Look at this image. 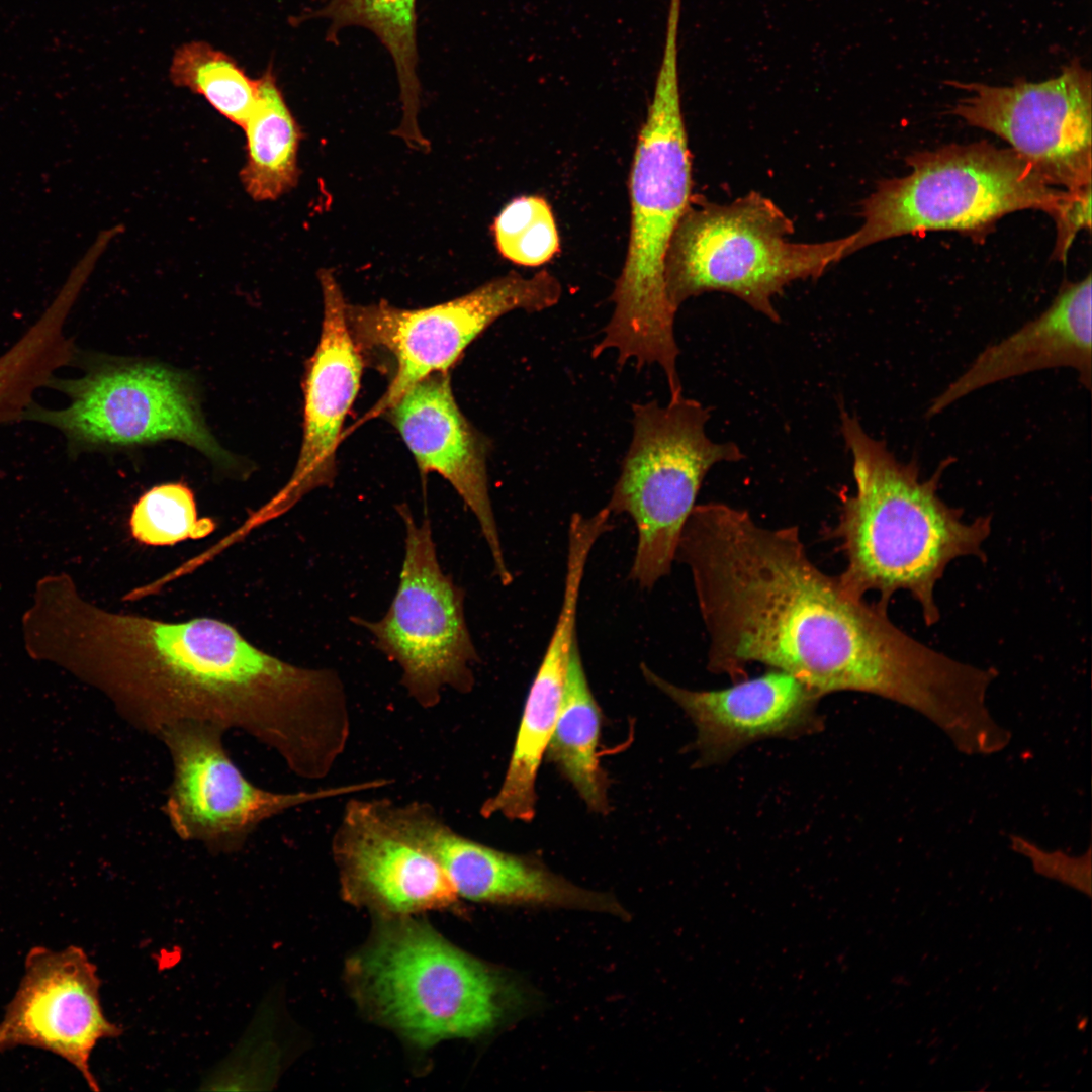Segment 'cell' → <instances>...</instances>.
<instances>
[{
  "instance_id": "obj_16",
  "label": "cell",
  "mask_w": 1092,
  "mask_h": 1092,
  "mask_svg": "<svg viewBox=\"0 0 1092 1092\" xmlns=\"http://www.w3.org/2000/svg\"><path fill=\"white\" fill-rule=\"evenodd\" d=\"M22 981L0 1022V1052L31 1046L74 1066L93 1091L90 1056L99 1040L122 1030L104 1015L96 966L77 946L32 947Z\"/></svg>"
},
{
  "instance_id": "obj_21",
  "label": "cell",
  "mask_w": 1092,
  "mask_h": 1092,
  "mask_svg": "<svg viewBox=\"0 0 1092 1092\" xmlns=\"http://www.w3.org/2000/svg\"><path fill=\"white\" fill-rule=\"evenodd\" d=\"M579 594L563 592L562 604L549 643L531 685L509 766L500 788L486 799L479 813L530 822L536 811L538 769L556 722L576 636Z\"/></svg>"
},
{
  "instance_id": "obj_10",
  "label": "cell",
  "mask_w": 1092,
  "mask_h": 1092,
  "mask_svg": "<svg viewBox=\"0 0 1092 1092\" xmlns=\"http://www.w3.org/2000/svg\"><path fill=\"white\" fill-rule=\"evenodd\" d=\"M48 388L66 395L69 403L51 408L33 402L22 421L61 432L72 455L174 439L220 466L234 465L205 426L187 381L170 369L94 362L80 377L54 376Z\"/></svg>"
},
{
  "instance_id": "obj_9",
  "label": "cell",
  "mask_w": 1092,
  "mask_h": 1092,
  "mask_svg": "<svg viewBox=\"0 0 1092 1092\" xmlns=\"http://www.w3.org/2000/svg\"><path fill=\"white\" fill-rule=\"evenodd\" d=\"M396 511L404 527V554L395 594L379 620H351L399 666L408 697L428 710L439 705L445 689L472 691L479 654L466 623L465 592L441 567L430 519L419 523L405 504Z\"/></svg>"
},
{
  "instance_id": "obj_3",
  "label": "cell",
  "mask_w": 1092,
  "mask_h": 1092,
  "mask_svg": "<svg viewBox=\"0 0 1092 1092\" xmlns=\"http://www.w3.org/2000/svg\"><path fill=\"white\" fill-rule=\"evenodd\" d=\"M841 434L852 456L853 494L844 497L833 536L846 559L837 576L849 598L879 594L888 608L898 592L920 606L925 625L940 619L935 587L958 558L985 561L983 545L991 534V516L972 521L964 510L938 494L944 460L930 478L921 479L915 460L899 461L883 441L872 438L859 421L840 414Z\"/></svg>"
},
{
  "instance_id": "obj_28",
  "label": "cell",
  "mask_w": 1092,
  "mask_h": 1092,
  "mask_svg": "<svg viewBox=\"0 0 1092 1092\" xmlns=\"http://www.w3.org/2000/svg\"><path fill=\"white\" fill-rule=\"evenodd\" d=\"M492 230L499 254L517 265L541 266L560 249L553 212L540 196L512 200L495 217Z\"/></svg>"
},
{
  "instance_id": "obj_27",
  "label": "cell",
  "mask_w": 1092,
  "mask_h": 1092,
  "mask_svg": "<svg viewBox=\"0 0 1092 1092\" xmlns=\"http://www.w3.org/2000/svg\"><path fill=\"white\" fill-rule=\"evenodd\" d=\"M128 524L132 537L151 546L202 539L216 528L211 518L198 517L192 490L178 482L156 485L140 496Z\"/></svg>"
},
{
  "instance_id": "obj_11",
  "label": "cell",
  "mask_w": 1092,
  "mask_h": 1092,
  "mask_svg": "<svg viewBox=\"0 0 1092 1092\" xmlns=\"http://www.w3.org/2000/svg\"><path fill=\"white\" fill-rule=\"evenodd\" d=\"M225 732L212 723L181 721L156 737L173 765L162 812L178 838L199 842L213 854L242 850L259 825L289 810L378 790L392 782L374 778L310 791L265 790L233 761L223 745Z\"/></svg>"
},
{
  "instance_id": "obj_2",
  "label": "cell",
  "mask_w": 1092,
  "mask_h": 1092,
  "mask_svg": "<svg viewBox=\"0 0 1092 1092\" xmlns=\"http://www.w3.org/2000/svg\"><path fill=\"white\" fill-rule=\"evenodd\" d=\"M23 631L30 654L64 663L151 736L181 721L239 730L309 781L327 778L348 745L351 715L338 671L282 660L220 619L110 612L60 574L36 585Z\"/></svg>"
},
{
  "instance_id": "obj_20",
  "label": "cell",
  "mask_w": 1092,
  "mask_h": 1092,
  "mask_svg": "<svg viewBox=\"0 0 1092 1092\" xmlns=\"http://www.w3.org/2000/svg\"><path fill=\"white\" fill-rule=\"evenodd\" d=\"M1091 275L1066 283L1036 318L987 347L970 367L931 402L927 416L984 386L1025 373L1071 367L1091 387Z\"/></svg>"
},
{
  "instance_id": "obj_13",
  "label": "cell",
  "mask_w": 1092,
  "mask_h": 1092,
  "mask_svg": "<svg viewBox=\"0 0 1092 1092\" xmlns=\"http://www.w3.org/2000/svg\"><path fill=\"white\" fill-rule=\"evenodd\" d=\"M951 85L967 93L951 114L1006 141L1050 185L1071 192L1091 187L1092 81L1079 60L1040 82Z\"/></svg>"
},
{
  "instance_id": "obj_15",
  "label": "cell",
  "mask_w": 1092,
  "mask_h": 1092,
  "mask_svg": "<svg viewBox=\"0 0 1092 1092\" xmlns=\"http://www.w3.org/2000/svg\"><path fill=\"white\" fill-rule=\"evenodd\" d=\"M317 275L324 312L318 344L304 375L299 456L285 485L235 530L240 539L279 518L312 490L332 485L336 476V452L360 387L364 362L350 332L347 302L333 270L321 269Z\"/></svg>"
},
{
  "instance_id": "obj_7",
  "label": "cell",
  "mask_w": 1092,
  "mask_h": 1092,
  "mask_svg": "<svg viewBox=\"0 0 1092 1092\" xmlns=\"http://www.w3.org/2000/svg\"><path fill=\"white\" fill-rule=\"evenodd\" d=\"M793 221L769 198L750 192L729 204L690 202L665 263L668 299L677 310L705 292L730 293L780 322L772 299L794 281L816 279L849 255L852 234L792 242Z\"/></svg>"
},
{
  "instance_id": "obj_4",
  "label": "cell",
  "mask_w": 1092,
  "mask_h": 1092,
  "mask_svg": "<svg viewBox=\"0 0 1092 1092\" xmlns=\"http://www.w3.org/2000/svg\"><path fill=\"white\" fill-rule=\"evenodd\" d=\"M692 161L681 110L678 71L661 68L638 135L630 173L631 223L627 255L611 300L613 314L592 351H617L621 367L658 364L669 393L681 391L676 309L665 285L674 232L691 202Z\"/></svg>"
},
{
  "instance_id": "obj_26",
  "label": "cell",
  "mask_w": 1092,
  "mask_h": 1092,
  "mask_svg": "<svg viewBox=\"0 0 1092 1092\" xmlns=\"http://www.w3.org/2000/svg\"><path fill=\"white\" fill-rule=\"evenodd\" d=\"M170 79L174 85L204 97L240 127L259 96V78L252 79L231 56L201 40L184 43L176 50Z\"/></svg>"
},
{
  "instance_id": "obj_30",
  "label": "cell",
  "mask_w": 1092,
  "mask_h": 1092,
  "mask_svg": "<svg viewBox=\"0 0 1092 1092\" xmlns=\"http://www.w3.org/2000/svg\"><path fill=\"white\" fill-rule=\"evenodd\" d=\"M1057 239L1054 248V257L1065 262L1068 251L1076 234L1082 230H1090L1091 226V188L1079 193L1063 218L1056 223Z\"/></svg>"
},
{
  "instance_id": "obj_5",
  "label": "cell",
  "mask_w": 1092,
  "mask_h": 1092,
  "mask_svg": "<svg viewBox=\"0 0 1092 1092\" xmlns=\"http://www.w3.org/2000/svg\"><path fill=\"white\" fill-rule=\"evenodd\" d=\"M349 977L375 1019L420 1046L490 1031L520 996L500 971L410 916L383 917Z\"/></svg>"
},
{
  "instance_id": "obj_1",
  "label": "cell",
  "mask_w": 1092,
  "mask_h": 1092,
  "mask_svg": "<svg viewBox=\"0 0 1092 1092\" xmlns=\"http://www.w3.org/2000/svg\"><path fill=\"white\" fill-rule=\"evenodd\" d=\"M675 561L690 570L712 673L734 682L761 663L820 697L847 691L892 701L939 730L973 703L976 667L904 632L877 601L844 595L837 576L810 559L797 526L767 528L744 509L699 504Z\"/></svg>"
},
{
  "instance_id": "obj_23",
  "label": "cell",
  "mask_w": 1092,
  "mask_h": 1092,
  "mask_svg": "<svg viewBox=\"0 0 1092 1092\" xmlns=\"http://www.w3.org/2000/svg\"><path fill=\"white\" fill-rule=\"evenodd\" d=\"M86 280L71 272L56 297L27 331L0 355V425L22 421L34 393L57 370L73 364L77 350L66 321Z\"/></svg>"
},
{
  "instance_id": "obj_14",
  "label": "cell",
  "mask_w": 1092,
  "mask_h": 1092,
  "mask_svg": "<svg viewBox=\"0 0 1092 1092\" xmlns=\"http://www.w3.org/2000/svg\"><path fill=\"white\" fill-rule=\"evenodd\" d=\"M331 854L343 897L383 917L458 904L436 859L391 818L387 798L352 795L332 835Z\"/></svg>"
},
{
  "instance_id": "obj_19",
  "label": "cell",
  "mask_w": 1092,
  "mask_h": 1092,
  "mask_svg": "<svg viewBox=\"0 0 1092 1092\" xmlns=\"http://www.w3.org/2000/svg\"><path fill=\"white\" fill-rule=\"evenodd\" d=\"M395 427L423 475L446 479L474 515L499 582H513L488 487L487 438L460 411L447 372L433 373L410 387L384 414Z\"/></svg>"
},
{
  "instance_id": "obj_24",
  "label": "cell",
  "mask_w": 1092,
  "mask_h": 1092,
  "mask_svg": "<svg viewBox=\"0 0 1092 1092\" xmlns=\"http://www.w3.org/2000/svg\"><path fill=\"white\" fill-rule=\"evenodd\" d=\"M601 723L602 713L589 688L576 640L545 754L590 811L606 814L610 808L609 784L598 754Z\"/></svg>"
},
{
  "instance_id": "obj_18",
  "label": "cell",
  "mask_w": 1092,
  "mask_h": 1092,
  "mask_svg": "<svg viewBox=\"0 0 1092 1092\" xmlns=\"http://www.w3.org/2000/svg\"><path fill=\"white\" fill-rule=\"evenodd\" d=\"M645 679L670 698L696 728L698 765L723 763L754 742L797 738L824 728L820 697L794 675L775 668L732 686L694 691L640 665Z\"/></svg>"
},
{
  "instance_id": "obj_6",
  "label": "cell",
  "mask_w": 1092,
  "mask_h": 1092,
  "mask_svg": "<svg viewBox=\"0 0 1092 1092\" xmlns=\"http://www.w3.org/2000/svg\"><path fill=\"white\" fill-rule=\"evenodd\" d=\"M910 172L882 181L862 203L849 255L927 231L978 235L1006 214L1040 210L1057 223L1078 192L1050 185L1010 148L950 145L906 158Z\"/></svg>"
},
{
  "instance_id": "obj_29",
  "label": "cell",
  "mask_w": 1092,
  "mask_h": 1092,
  "mask_svg": "<svg viewBox=\"0 0 1092 1092\" xmlns=\"http://www.w3.org/2000/svg\"><path fill=\"white\" fill-rule=\"evenodd\" d=\"M1013 848L1028 856L1037 873L1059 879L1079 890L1090 893V856L1070 857L1062 852H1044L1020 837L1013 838Z\"/></svg>"
},
{
  "instance_id": "obj_25",
  "label": "cell",
  "mask_w": 1092,
  "mask_h": 1092,
  "mask_svg": "<svg viewBox=\"0 0 1092 1092\" xmlns=\"http://www.w3.org/2000/svg\"><path fill=\"white\" fill-rule=\"evenodd\" d=\"M242 128L247 161L241 181L246 192L256 201H272L294 188L302 133L271 67L259 78L257 102Z\"/></svg>"
},
{
  "instance_id": "obj_17",
  "label": "cell",
  "mask_w": 1092,
  "mask_h": 1092,
  "mask_svg": "<svg viewBox=\"0 0 1092 1092\" xmlns=\"http://www.w3.org/2000/svg\"><path fill=\"white\" fill-rule=\"evenodd\" d=\"M389 812L403 831L436 859L458 897L474 902L627 914L609 894L578 887L533 857L509 853L457 832L428 802L391 800Z\"/></svg>"
},
{
  "instance_id": "obj_22",
  "label": "cell",
  "mask_w": 1092,
  "mask_h": 1092,
  "mask_svg": "<svg viewBox=\"0 0 1092 1092\" xmlns=\"http://www.w3.org/2000/svg\"><path fill=\"white\" fill-rule=\"evenodd\" d=\"M317 9L301 15L299 21L324 18L329 21L326 39L334 42L345 27L359 26L372 32L392 58L400 90L402 119L395 134L407 146L427 151L430 143L418 125L421 84L417 74V0H315Z\"/></svg>"
},
{
  "instance_id": "obj_12",
  "label": "cell",
  "mask_w": 1092,
  "mask_h": 1092,
  "mask_svg": "<svg viewBox=\"0 0 1092 1092\" xmlns=\"http://www.w3.org/2000/svg\"><path fill=\"white\" fill-rule=\"evenodd\" d=\"M562 288L547 270L531 277L510 272L452 300L406 309L385 300L365 305L346 304L350 332L365 349L381 350L395 361L385 392L359 425L384 415L415 383L448 372L464 350L506 313L537 312L555 305Z\"/></svg>"
},
{
  "instance_id": "obj_8",
  "label": "cell",
  "mask_w": 1092,
  "mask_h": 1092,
  "mask_svg": "<svg viewBox=\"0 0 1092 1092\" xmlns=\"http://www.w3.org/2000/svg\"><path fill=\"white\" fill-rule=\"evenodd\" d=\"M633 435L606 508L634 522L637 546L630 578L651 589L671 572L678 540L713 466L743 459L731 442L706 433L709 408L698 400L669 398L635 403Z\"/></svg>"
}]
</instances>
